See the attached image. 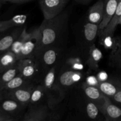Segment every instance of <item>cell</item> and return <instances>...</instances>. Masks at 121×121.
Returning a JSON list of instances; mask_svg holds the SVG:
<instances>
[{"label":"cell","instance_id":"obj_1","mask_svg":"<svg viewBox=\"0 0 121 121\" xmlns=\"http://www.w3.org/2000/svg\"><path fill=\"white\" fill-rule=\"evenodd\" d=\"M68 21V13L64 10L55 17L49 20L44 19L39 27L40 32L39 48L51 46L63 47L62 43L67 33Z\"/></svg>","mask_w":121,"mask_h":121},{"label":"cell","instance_id":"obj_2","mask_svg":"<svg viewBox=\"0 0 121 121\" xmlns=\"http://www.w3.org/2000/svg\"><path fill=\"white\" fill-rule=\"evenodd\" d=\"M89 49L79 45L65 51L60 63V67L84 73L87 67V57Z\"/></svg>","mask_w":121,"mask_h":121},{"label":"cell","instance_id":"obj_3","mask_svg":"<svg viewBox=\"0 0 121 121\" xmlns=\"http://www.w3.org/2000/svg\"><path fill=\"white\" fill-rule=\"evenodd\" d=\"M64 53V47L51 46L39 48L34 57L45 74L50 69L60 63Z\"/></svg>","mask_w":121,"mask_h":121},{"label":"cell","instance_id":"obj_4","mask_svg":"<svg viewBox=\"0 0 121 121\" xmlns=\"http://www.w3.org/2000/svg\"><path fill=\"white\" fill-rule=\"evenodd\" d=\"M19 74L33 83L41 82L45 74L34 57L19 59L18 61Z\"/></svg>","mask_w":121,"mask_h":121},{"label":"cell","instance_id":"obj_5","mask_svg":"<svg viewBox=\"0 0 121 121\" xmlns=\"http://www.w3.org/2000/svg\"><path fill=\"white\" fill-rule=\"evenodd\" d=\"M53 107L47 104H41L35 106H28L21 121H58L60 116L55 111H52Z\"/></svg>","mask_w":121,"mask_h":121},{"label":"cell","instance_id":"obj_6","mask_svg":"<svg viewBox=\"0 0 121 121\" xmlns=\"http://www.w3.org/2000/svg\"><path fill=\"white\" fill-rule=\"evenodd\" d=\"M84 74L83 72L63 68L59 66L56 83L62 93L64 95L67 90L79 83L84 78Z\"/></svg>","mask_w":121,"mask_h":121},{"label":"cell","instance_id":"obj_7","mask_svg":"<svg viewBox=\"0 0 121 121\" xmlns=\"http://www.w3.org/2000/svg\"><path fill=\"white\" fill-rule=\"evenodd\" d=\"M40 42V32L38 28L27 31L19 59L33 57L39 48Z\"/></svg>","mask_w":121,"mask_h":121},{"label":"cell","instance_id":"obj_8","mask_svg":"<svg viewBox=\"0 0 121 121\" xmlns=\"http://www.w3.org/2000/svg\"><path fill=\"white\" fill-rule=\"evenodd\" d=\"M69 0H39L44 19L49 20L59 15L64 11Z\"/></svg>","mask_w":121,"mask_h":121},{"label":"cell","instance_id":"obj_9","mask_svg":"<svg viewBox=\"0 0 121 121\" xmlns=\"http://www.w3.org/2000/svg\"><path fill=\"white\" fill-rule=\"evenodd\" d=\"M99 34V25L86 21L82 28L81 37L78 45L89 49L92 44L95 43L97 37Z\"/></svg>","mask_w":121,"mask_h":121},{"label":"cell","instance_id":"obj_10","mask_svg":"<svg viewBox=\"0 0 121 121\" xmlns=\"http://www.w3.org/2000/svg\"><path fill=\"white\" fill-rule=\"evenodd\" d=\"M35 84H30L20 88L15 89L7 92H2L4 98H11L19 102L22 105L28 107L30 100L32 89Z\"/></svg>","mask_w":121,"mask_h":121},{"label":"cell","instance_id":"obj_11","mask_svg":"<svg viewBox=\"0 0 121 121\" xmlns=\"http://www.w3.org/2000/svg\"><path fill=\"white\" fill-rule=\"evenodd\" d=\"M0 108L16 121H19L18 117L22 119L24 113L23 112L27 106L11 98H4L0 104Z\"/></svg>","mask_w":121,"mask_h":121},{"label":"cell","instance_id":"obj_12","mask_svg":"<svg viewBox=\"0 0 121 121\" xmlns=\"http://www.w3.org/2000/svg\"><path fill=\"white\" fill-rule=\"evenodd\" d=\"M101 112L107 121H121V107L106 96Z\"/></svg>","mask_w":121,"mask_h":121},{"label":"cell","instance_id":"obj_13","mask_svg":"<svg viewBox=\"0 0 121 121\" xmlns=\"http://www.w3.org/2000/svg\"><path fill=\"white\" fill-rule=\"evenodd\" d=\"M82 89L85 97L97 105L100 110H102L105 102L106 96L101 92L97 86L84 83L82 85Z\"/></svg>","mask_w":121,"mask_h":121},{"label":"cell","instance_id":"obj_14","mask_svg":"<svg viewBox=\"0 0 121 121\" xmlns=\"http://www.w3.org/2000/svg\"><path fill=\"white\" fill-rule=\"evenodd\" d=\"M97 86L103 95L111 99L121 86V79L115 78L98 82Z\"/></svg>","mask_w":121,"mask_h":121},{"label":"cell","instance_id":"obj_15","mask_svg":"<svg viewBox=\"0 0 121 121\" xmlns=\"http://www.w3.org/2000/svg\"><path fill=\"white\" fill-rule=\"evenodd\" d=\"M121 20V0H119L118 4L113 15L105 28L99 32V36H113L116 27Z\"/></svg>","mask_w":121,"mask_h":121},{"label":"cell","instance_id":"obj_16","mask_svg":"<svg viewBox=\"0 0 121 121\" xmlns=\"http://www.w3.org/2000/svg\"><path fill=\"white\" fill-rule=\"evenodd\" d=\"M24 27H15L13 31L0 38V54L9 50L17 38L20 35Z\"/></svg>","mask_w":121,"mask_h":121},{"label":"cell","instance_id":"obj_17","mask_svg":"<svg viewBox=\"0 0 121 121\" xmlns=\"http://www.w3.org/2000/svg\"><path fill=\"white\" fill-rule=\"evenodd\" d=\"M118 2L119 0H104L103 17L99 24V32L105 28L111 20L117 8Z\"/></svg>","mask_w":121,"mask_h":121},{"label":"cell","instance_id":"obj_18","mask_svg":"<svg viewBox=\"0 0 121 121\" xmlns=\"http://www.w3.org/2000/svg\"><path fill=\"white\" fill-rule=\"evenodd\" d=\"M104 0H98L88 9L87 20L93 24H100L103 17Z\"/></svg>","mask_w":121,"mask_h":121},{"label":"cell","instance_id":"obj_19","mask_svg":"<svg viewBox=\"0 0 121 121\" xmlns=\"http://www.w3.org/2000/svg\"><path fill=\"white\" fill-rule=\"evenodd\" d=\"M103 58V53L102 51L93 44L89 48L87 57L88 69L91 70H97L98 68V64Z\"/></svg>","mask_w":121,"mask_h":121},{"label":"cell","instance_id":"obj_20","mask_svg":"<svg viewBox=\"0 0 121 121\" xmlns=\"http://www.w3.org/2000/svg\"><path fill=\"white\" fill-rule=\"evenodd\" d=\"M27 16L25 14H17L10 19L0 21V32L7 31L11 28L23 26L26 22Z\"/></svg>","mask_w":121,"mask_h":121},{"label":"cell","instance_id":"obj_21","mask_svg":"<svg viewBox=\"0 0 121 121\" xmlns=\"http://www.w3.org/2000/svg\"><path fill=\"white\" fill-rule=\"evenodd\" d=\"M86 100L83 106V111L87 118L90 120H100L103 117L100 110L96 104L85 98Z\"/></svg>","mask_w":121,"mask_h":121},{"label":"cell","instance_id":"obj_22","mask_svg":"<svg viewBox=\"0 0 121 121\" xmlns=\"http://www.w3.org/2000/svg\"><path fill=\"white\" fill-rule=\"evenodd\" d=\"M44 99H46L47 100V95L43 86L40 83L35 84L32 89L30 100L28 107L42 104Z\"/></svg>","mask_w":121,"mask_h":121},{"label":"cell","instance_id":"obj_23","mask_svg":"<svg viewBox=\"0 0 121 121\" xmlns=\"http://www.w3.org/2000/svg\"><path fill=\"white\" fill-rule=\"evenodd\" d=\"M19 59L10 50L0 54V72L8 69L17 64Z\"/></svg>","mask_w":121,"mask_h":121},{"label":"cell","instance_id":"obj_24","mask_svg":"<svg viewBox=\"0 0 121 121\" xmlns=\"http://www.w3.org/2000/svg\"><path fill=\"white\" fill-rule=\"evenodd\" d=\"M33 83L31 82L29 80H27L25 78H24L22 76L19 74L16 76L14 77L13 79H12L9 82L7 83L5 85L4 87L1 90V91H2V92H7V91H12V90L20 88V87H23V86H27V85Z\"/></svg>","mask_w":121,"mask_h":121},{"label":"cell","instance_id":"obj_25","mask_svg":"<svg viewBox=\"0 0 121 121\" xmlns=\"http://www.w3.org/2000/svg\"><path fill=\"white\" fill-rule=\"evenodd\" d=\"M109 65L121 70V39L117 41L114 48L112 50L109 57Z\"/></svg>","mask_w":121,"mask_h":121},{"label":"cell","instance_id":"obj_26","mask_svg":"<svg viewBox=\"0 0 121 121\" xmlns=\"http://www.w3.org/2000/svg\"><path fill=\"white\" fill-rule=\"evenodd\" d=\"M19 74L18 63L13 67L0 72V91L12 79Z\"/></svg>","mask_w":121,"mask_h":121},{"label":"cell","instance_id":"obj_27","mask_svg":"<svg viewBox=\"0 0 121 121\" xmlns=\"http://www.w3.org/2000/svg\"><path fill=\"white\" fill-rule=\"evenodd\" d=\"M28 31L27 30L26 27H24L22 32L20 34V35L17 38L16 40L14 42V43L12 45L11 47L10 48L9 50L11 51L13 53L16 55L17 58L19 60V57H20V53H21V48H22L23 45L24 41L25 39H26L27 33Z\"/></svg>","mask_w":121,"mask_h":121},{"label":"cell","instance_id":"obj_28","mask_svg":"<svg viewBox=\"0 0 121 121\" xmlns=\"http://www.w3.org/2000/svg\"><path fill=\"white\" fill-rule=\"evenodd\" d=\"M0 121H16V120L0 108Z\"/></svg>","mask_w":121,"mask_h":121},{"label":"cell","instance_id":"obj_29","mask_svg":"<svg viewBox=\"0 0 121 121\" xmlns=\"http://www.w3.org/2000/svg\"><path fill=\"white\" fill-rule=\"evenodd\" d=\"M110 99L113 102H115V104H117V105H119V106L121 107V86L119 89V90L116 92V94Z\"/></svg>","mask_w":121,"mask_h":121},{"label":"cell","instance_id":"obj_30","mask_svg":"<svg viewBox=\"0 0 121 121\" xmlns=\"http://www.w3.org/2000/svg\"><path fill=\"white\" fill-rule=\"evenodd\" d=\"M2 1L4 2H9L15 4H24L29 2V1H33V0H2Z\"/></svg>","mask_w":121,"mask_h":121},{"label":"cell","instance_id":"obj_31","mask_svg":"<svg viewBox=\"0 0 121 121\" xmlns=\"http://www.w3.org/2000/svg\"><path fill=\"white\" fill-rule=\"evenodd\" d=\"M107 74L105 73H100L98 74V75L97 76V80L98 82H102V81H104V80H106L107 79Z\"/></svg>","mask_w":121,"mask_h":121},{"label":"cell","instance_id":"obj_32","mask_svg":"<svg viewBox=\"0 0 121 121\" xmlns=\"http://www.w3.org/2000/svg\"><path fill=\"white\" fill-rule=\"evenodd\" d=\"M75 1L79 4H87L90 2V1H91V0H75Z\"/></svg>","mask_w":121,"mask_h":121},{"label":"cell","instance_id":"obj_33","mask_svg":"<svg viewBox=\"0 0 121 121\" xmlns=\"http://www.w3.org/2000/svg\"><path fill=\"white\" fill-rule=\"evenodd\" d=\"M4 98L3 95H2V92H1V91H0V104H1V102H2V100H3Z\"/></svg>","mask_w":121,"mask_h":121},{"label":"cell","instance_id":"obj_34","mask_svg":"<svg viewBox=\"0 0 121 121\" xmlns=\"http://www.w3.org/2000/svg\"><path fill=\"white\" fill-rule=\"evenodd\" d=\"M4 3V2L2 0H0V8H1V6H2V5Z\"/></svg>","mask_w":121,"mask_h":121}]
</instances>
